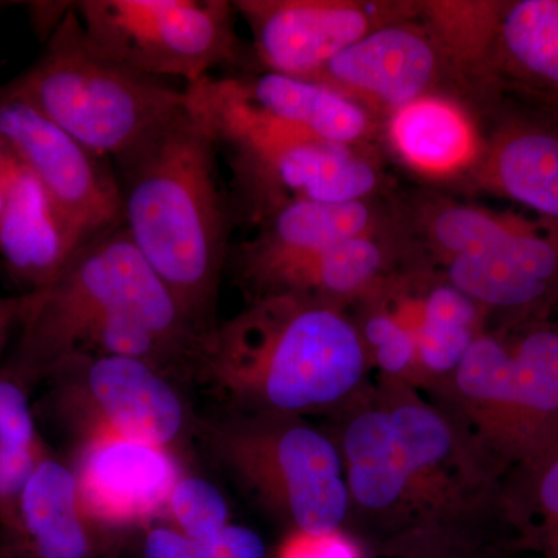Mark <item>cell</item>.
Wrapping results in <instances>:
<instances>
[{
	"mask_svg": "<svg viewBox=\"0 0 558 558\" xmlns=\"http://www.w3.org/2000/svg\"><path fill=\"white\" fill-rule=\"evenodd\" d=\"M142 558H204L196 546L172 524L146 531L142 542Z\"/></svg>",
	"mask_w": 558,
	"mask_h": 558,
	"instance_id": "obj_32",
	"label": "cell"
},
{
	"mask_svg": "<svg viewBox=\"0 0 558 558\" xmlns=\"http://www.w3.org/2000/svg\"><path fill=\"white\" fill-rule=\"evenodd\" d=\"M196 549L204 558H267L266 543L258 532L236 523Z\"/></svg>",
	"mask_w": 558,
	"mask_h": 558,
	"instance_id": "obj_31",
	"label": "cell"
},
{
	"mask_svg": "<svg viewBox=\"0 0 558 558\" xmlns=\"http://www.w3.org/2000/svg\"><path fill=\"white\" fill-rule=\"evenodd\" d=\"M220 89L264 119L310 137L360 145L373 131V116L317 81L264 72L216 78Z\"/></svg>",
	"mask_w": 558,
	"mask_h": 558,
	"instance_id": "obj_17",
	"label": "cell"
},
{
	"mask_svg": "<svg viewBox=\"0 0 558 558\" xmlns=\"http://www.w3.org/2000/svg\"><path fill=\"white\" fill-rule=\"evenodd\" d=\"M263 230L238 253L242 284L319 250L379 233L380 218L366 201L290 202L263 219Z\"/></svg>",
	"mask_w": 558,
	"mask_h": 558,
	"instance_id": "obj_18",
	"label": "cell"
},
{
	"mask_svg": "<svg viewBox=\"0 0 558 558\" xmlns=\"http://www.w3.org/2000/svg\"><path fill=\"white\" fill-rule=\"evenodd\" d=\"M388 281L359 301L362 304L360 318L352 319L369 366L384 374L381 380L417 389L416 336Z\"/></svg>",
	"mask_w": 558,
	"mask_h": 558,
	"instance_id": "obj_26",
	"label": "cell"
},
{
	"mask_svg": "<svg viewBox=\"0 0 558 558\" xmlns=\"http://www.w3.org/2000/svg\"><path fill=\"white\" fill-rule=\"evenodd\" d=\"M487 314L449 281L428 286L416 299L414 336L417 389H433L447 379L476 337Z\"/></svg>",
	"mask_w": 558,
	"mask_h": 558,
	"instance_id": "obj_23",
	"label": "cell"
},
{
	"mask_svg": "<svg viewBox=\"0 0 558 558\" xmlns=\"http://www.w3.org/2000/svg\"><path fill=\"white\" fill-rule=\"evenodd\" d=\"M509 337L512 373L502 464L509 480L558 450V319H534Z\"/></svg>",
	"mask_w": 558,
	"mask_h": 558,
	"instance_id": "obj_14",
	"label": "cell"
},
{
	"mask_svg": "<svg viewBox=\"0 0 558 558\" xmlns=\"http://www.w3.org/2000/svg\"><path fill=\"white\" fill-rule=\"evenodd\" d=\"M171 524L196 548L231 523L229 502L215 484L201 476H183L175 484L167 512Z\"/></svg>",
	"mask_w": 558,
	"mask_h": 558,
	"instance_id": "obj_29",
	"label": "cell"
},
{
	"mask_svg": "<svg viewBox=\"0 0 558 558\" xmlns=\"http://www.w3.org/2000/svg\"><path fill=\"white\" fill-rule=\"evenodd\" d=\"M230 154L234 183L253 218L263 220L290 202L366 201L379 186V168L360 145H340L264 119L230 98L211 75L185 87Z\"/></svg>",
	"mask_w": 558,
	"mask_h": 558,
	"instance_id": "obj_6",
	"label": "cell"
},
{
	"mask_svg": "<svg viewBox=\"0 0 558 558\" xmlns=\"http://www.w3.org/2000/svg\"><path fill=\"white\" fill-rule=\"evenodd\" d=\"M204 433L223 468L289 529H347L349 492L336 439L300 416L263 413H238Z\"/></svg>",
	"mask_w": 558,
	"mask_h": 558,
	"instance_id": "obj_7",
	"label": "cell"
},
{
	"mask_svg": "<svg viewBox=\"0 0 558 558\" xmlns=\"http://www.w3.org/2000/svg\"><path fill=\"white\" fill-rule=\"evenodd\" d=\"M495 81L558 108V0L506 2L494 53Z\"/></svg>",
	"mask_w": 558,
	"mask_h": 558,
	"instance_id": "obj_21",
	"label": "cell"
},
{
	"mask_svg": "<svg viewBox=\"0 0 558 558\" xmlns=\"http://www.w3.org/2000/svg\"><path fill=\"white\" fill-rule=\"evenodd\" d=\"M392 260L391 248L380 234H368L267 271L245 289L252 300L288 293L344 310L396 275Z\"/></svg>",
	"mask_w": 558,
	"mask_h": 558,
	"instance_id": "obj_19",
	"label": "cell"
},
{
	"mask_svg": "<svg viewBox=\"0 0 558 558\" xmlns=\"http://www.w3.org/2000/svg\"><path fill=\"white\" fill-rule=\"evenodd\" d=\"M102 159H123L189 105L186 89L102 53L69 10L43 53L3 84Z\"/></svg>",
	"mask_w": 558,
	"mask_h": 558,
	"instance_id": "obj_5",
	"label": "cell"
},
{
	"mask_svg": "<svg viewBox=\"0 0 558 558\" xmlns=\"http://www.w3.org/2000/svg\"><path fill=\"white\" fill-rule=\"evenodd\" d=\"M5 5V3L0 2V10H2V7Z\"/></svg>",
	"mask_w": 558,
	"mask_h": 558,
	"instance_id": "obj_38",
	"label": "cell"
},
{
	"mask_svg": "<svg viewBox=\"0 0 558 558\" xmlns=\"http://www.w3.org/2000/svg\"><path fill=\"white\" fill-rule=\"evenodd\" d=\"M468 553L469 549H432L409 558H472Z\"/></svg>",
	"mask_w": 558,
	"mask_h": 558,
	"instance_id": "obj_36",
	"label": "cell"
},
{
	"mask_svg": "<svg viewBox=\"0 0 558 558\" xmlns=\"http://www.w3.org/2000/svg\"><path fill=\"white\" fill-rule=\"evenodd\" d=\"M266 72L311 80L337 54L391 22L416 17L417 2L238 0Z\"/></svg>",
	"mask_w": 558,
	"mask_h": 558,
	"instance_id": "obj_11",
	"label": "cell"
},
{
	"mask_svg": "<svg viewBox=\"0 0 558 558\" xmlns=\"http://www.w3.org/2000/svg\"><path fill=\"white\" fill-rule=\"evenodd\" d=\"M417 16V14H416ZM454 80L438 44L417 17L391 22L332 58L311 81L391 117Z\"/></svg>",
	"mask_w": 558,
	"mask_h": 558,
	"instance_id": "obj_12",
	"label": "cell"
},
{
	"mask_svg": "<svg viewBox=\"0 0 558 558\" xmlns=\"http://www.w3.org/2000/svg\"><path fill=\"white\" fill-rule=\"evenodd\" d=\"M554 558H558V556L554 557Z\"/></svg>",
	"mask_w": 558,
	"mask_h": 558,
	"instance_id": "obj_39",
	"label": "cell"
},
{
	"mask_svg": "<svg viewBox=\"0 0 558 558\" xmlns=\"http://www.w3.org/2000/svg\"><path fill=\"white\" fill-rule=\"evenodd\" d=\"M108 532L81 508L72 468L47 454L22 488L13 520L0 531V556L100 558Z\"/></svg>",
	"mask_w": 558,
	"mask_h": 558,
	"instance_id": "obj_15",
	"label": "cell"
},
{
	"mask_svg": "<svg viewBox=\"0 0 558 558\" xmlns=\"http://www.w3.org/2000/svg\"><path fill=\"white\" fill-rule=\"evenodd\" d=\"M17 165H20V160L0 135V216H2L3 207H5L11 179H13Z\"/></svg>",
	"mask_w": 558,
	"mask_h": 558,
	"instance_id": "obj_35",
	"label": "cell"
},
{
	"mask_svg": "<svg viewBox=\"0 0 558 558\" xmlns=\"http://www.w3.org/2000/svg\"><path fill=\"white\" fill-rule=\"evenodd\" d=\"M388 134L400 159L429 175L470 170L483 146L464 109L444 95L421 98L392 113Z\"/></svg>",
	"mask_w": 558,
	"mask_h": 558,
	"instance_id": "obj_22",
	"label": "cell"
},
{
	"mask_svg": "<svg viewBox=\"0 0 558 558\" xmlns=\"http://www.w3.org/2000/svg\"><path fill=\"white\" fill-rule=\"evenodd\" d=\"M548 113H549L550 119L556 121L557 126H558V108H550V109H548Z\"/></svg>",
	"mask_w": 558,
	"mask_h": 558,
	"instance_id": "obj_37",
	"label": "cell"
},
{
	"mask_svg": "<svg viewBox=\"0 0 558 558\" xmlns=\"http://www.w3.org/2000/svg\"><path fill=\"white\" fill-rule=\"evenodd\" d=\"M216 146L211 128L189 98L182 112L116 161L123 227L207 344L219 326L216 306L229 238Z\"/></svg>",
	"mask_w": 558,
	"mask_h": 558,
	"instance_id": "obj_2",
	"label": "cell"
},
{
	"mask_svg": "<svg viewBox=\"0 0 558 558\" xmlns=\"http://www.w3.org/2000/svg\"><path fill=\"white\" fill-rule=\"evenodd\" d=\"M24 311V293L17 296H0V359L5 351L11 330L17 328Z\"/></svg>",
	"mask_w": 558,
	"mask_h": 558,
	"instance_id": "obj_34",
	"label": "cell"
},
{
	"mask_svg": "<svg viewBox=\"0 0 558 558\" xmlns=\"http://www.w3.org/2000/svg\"><path fill=\"white\" fill-rule=\"evenodd\" d=\"M201 368L241 413L301 416L351 402L369 362L344 310L281 293L219 325Z\"/></svg>",
	"mask_w": 558,
	"mask_h": 558,
	"instance_id": "obj_3",
	"label": "cell"
},
{
	"mask_svg": "<svg viewBox=\"0 0 558 558\" xmlns=\"http://www.w3.org/2000/svg\"><path fill=\"white\" fill-rule=\"evenodd\" d=\"M170 377L140 360L75 355L46 380L51 409L78 439L110 435L174 450L190 417Z\"/></svg>",
	"mask_w": 558,
	"mask_h": 558,
	"instance_id": "obj_9",
	"label": "cell"
},
{
	"mask_svg": "<svg viewBox=\"0 0 558 558\" xmlns=\"http://www.w3.org/2000/svg\"><path fill=\"white\" fill-rule=\"evenodd\" d=\"M506 2H417V21L436 40L454 80L495 84L494 53Z\"/></svg>",
	"mask_w": 558,
	"mask_h": 558,
	"instance_id": "obj_24",
	"label": "cell"
},
{
	"mask_svg": "<svg viewBox=\"0 0 558 558\" xmlns=\"http://www.w3.org/2000/svg\"><path fill=\"white\" fill-rule=\"evenodd\" d=\"M120 318L138 319L201 355L207 348L120 227L81 245L49 286L24 293L20 340L3 369L25 388L46 380L61 362L83 354L95 333Z\"/></svg>",
	"mask_w": 558,
	"mask_h": 558,
	"instance_id": "obj_4",
	"label": "cell"
},
{
	"mask_svg": "<svg viewBox=\"0 0 558 558\" xmlns=\"http://www.w3.org/2000/svg\"><path fill=\"white\" fill-rule=\"evenodd\" d=\"M508 492L517 523L537 517V535L546 558L558 556V450L512 476Z\"/></svg>",
	"mask_w": 558,
	"mask_h": 558,
	"instance_id": "obj_28",
	"label": "cell"
},
{
	"mask_svg": "<svg viewBox=\"0 0 558 558\" xmlns=\"http://www.w3.org/2000/svg\"><path fill=\"white\" fill-rule=\"evenodd\" d=\"M0 135L38 179L76 244L123 227L119 179L108 161L0 86Z\"/></svg>",
	"mask_w": 558,
	"mask_h": 558,
	"instance_id": "obj_10",
	"label": "cell"
},
{
	"mask_svg": "<svg viewBox=\"0 0 558 558\" xmlns=\"http://www.w3.org/2000/svg\"><path fill=\"white\" fill-rule=\"evenodd\" d=\"M277 558H366L365 545L348 529L329 534L289 529L277 550Z\"/></svg>",
	"mask_w": 558,
	"mask_h": 558,
	"instance_id": "obj_30",
	"label": "cell"
},
{
	"mask_svg": "<svg viewBox=\"0 0 558 558\" xmlns=\"http://www.w3.org/2000/svg\"><path fill=\"white\" fill-rule=\"evenodd\" d=\"M470 172L481 189L531 208L543 226L558 233L556 121L506 120L483 143Z\"/></svg>",
	"mask_w": 558,
	"mask_h": 558,
	"instance_id": "obj_16",
	"label": "cell"
},
{
	"mask_svg": "<svg viewBox=\"0 0 558 558\" xmlns=\"http://www.w3.org/2000/svg\"><path fill=\"white\" fill-rule=\"evenodd\" d=\"M381 380L380 405L341 418L337 446L349 492L348 531L407 557L472 549L494 517L512 523L508 480L438 403Z\"/></svg>",
	"mask_w": 558,
	"mask_h": 558,
	"instance_id": "obj_1",
	"label": "cell"
},
{
	"mask_svg": "<svg viewBox=\"0 0 558 558\" xmlns=\"http://www.w3.org/2000/svg\"><path fill=\"white\" fill-rule=\"evenodd\" d=\"M47 454L27 388L0 368V531L13 520L22 488Z\"/></svg>",
	"mask_w": 558,
	"mask_h": 558,
	"instance_id": "obj_25",
	"label": "cell"
},
{
	"mask_svg": "<svg viewBox=\"0 0 558 558\" xmlns=\"http://www.w3.org/2000/svg\"><path fill=\"white\" fill-rule=\"evenodd\" d=\"M520 222L481 208L446 204L429 209L424 219V233L429 247L446 264L451 259L488 255Z\"/></svg>",
	"mask_w": 558,
	"mask_h": 558,
	"instance_id": "obj_27",
	"label": "cell"
},
{
	"mask_svg": "<svg viewBox=\"0 0 558 558\" xmlns=\"http://www.w3.org/2000/svg\"><path fill=\"white\" fill-rule=\"evenodd\" d=\"M75 473L81 508L98 526L128 529L167 512L182 478L174 451L119 436L78 439Z\"/></svg>",
	"mask_w": 558,
	"mask_h": 558,
	"instance_id": "obj_13",
	"label": "cell"
},
{
	"mask_svg": "<svg viewBox=\"0 0 558 558\" xmlns=\"http://www.w3.org/2000/svg\"><path fill=\"white\" fill-rule=\"evenodd\" d=\"M25 5L31 14L33 31L47 43L72 9L73 2H28Z\"/></svg>",
	"mask_w": 558,
	"mask_h": 558,
	"instance_id": "obj_33",
	"label": "cell"
},
{
	"mask_svg": "<svg viewBox=\"0 0 558 558\" xmlns=\"http://www.w3.org/2000/svg\"><path fill=\"white\" fill-rule=\"evenodd\" d=\"M0 558H2V556H0Z\"/></svg>",
	"mask_w": 558,
	"mask_h": 558,
	"instance_id": "obj_40",
	"label": "cell"
},
{
	"mask_svg": "<svg viewBox=\"0 0 558 558\" xmlns=\"http://www.w3.org/2000/svg\"><path fill=\"white\" fill-rule=\"evenodd\" d=\"M73 9L102 53L150 78L190 86L242 60L227 0H81Z\"/></svg>",
	"mask_w": 558,
	"mask_h": 558,
	"instance_id": "obj_8",
	"label": "cell"
},
{
	"mask_svg": "<svg viewBox=\"0 0 558 558\" xmlns=\"http://www.w3.org/2000/svg\"><path fill=\"white\" fill-rule=\"evenodd\" d=\"M78 248L46 190L20 161L0 216V258L11 278L28 292L46 288Z\"/></svg>",
	"mask_w": 558,
	"mask_h": 558,
	"instance_id": "obj_20",
	"label": "cell"
}]
</instances>
